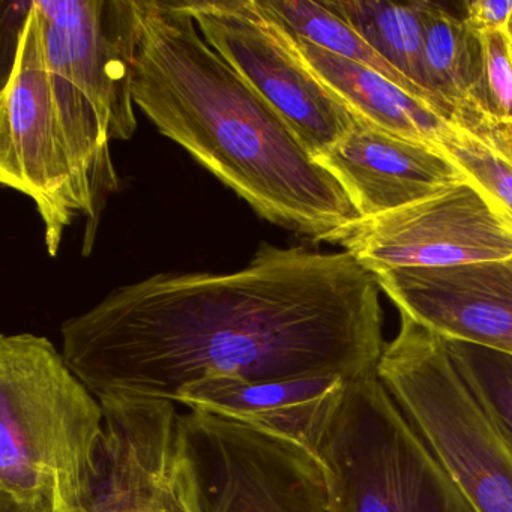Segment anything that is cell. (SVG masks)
<instances>
[{"label": "cell", "instance_id": "6da1fadb", "mask_svg": "<svg viewBox=\"0 0 512 512\" xmlns=\"http://www.w3.org/2000/svg\"><path fill=\"white\" fill-rule=\"evenodd\" d=\"M379 281L352 254L260 244L233 272H161L61 326L62 355L97 395L175 403L184 386L377 371Z\"/></svg>", "mask_w": 512, "mask_h": 512}, {"label": "cell", "instance_id": "7a4b0ae2", "mask_svg": "<svg viewBox=\"0 0 512 512\" xmlns=\"http://www.w3.org/2000/svg\"><path fill=\"white\" fill-rule=\"evenodd\" d=\"M137 109L260 218L335 245L359 220L337 179L206 43L181 0H134Z\"/></svg>", "mask_w": 512, "mask_h": 512}, {"label": "cell", "instance_id": "3957f363", "mask_svg": "<svg viewBox=\"0 0 512 512\" xmlns=\"http://www.w3.org/2000/svg\"><path fill=\"white\" fill-rule=\"evenodd\" d=\"M104 433L100 398L49 338H0V493L88 512Z\"/></svg>", "mask_w": 512, "mask_h": 512}, {"label": "cell", "instance_id": "277c9868", "mask_svg": "<svg viewBox=\"0 0 512 512\" xmlns=\"http://www.w3.org/2000/svg\"><path fill=\"white\" fill-rule=\"evenodd\" d=\"M316 452L328 472L332 512H478L377 371L346 383Z\"/></svg>", "mask_w": 512, "mask_h": 512}, {"label": "cell", "instance_id": "5b68a950", "mask_svg": "<svg viewBox=\"0 0 512 512\" xmlns=\"http://www.w3.org/2000/svg\"><path fill=\"white\" fill-rule=\"evenodd\" d=\"M377 376L473 508L512 512V443L458 373L446 340L400 314Z\"/></svg>", "mask_w": 512, "mask_h": 512}, {"label": "cell", "instance_id": "8992f818", "mask_svg": "<svg viewBox=\"0 0 512 512\" xmlns=\"http://www.w3.org/2000/svg\"><path fill=\"white\" fill-rule=\"evenodd\" d=\"M182 422L200 512H332L314 449L202 410L182 413Z\"/></svg>", "mask_w": 512, "mask_h": 512}, {"label": "cell", "instance_id": "52a82bcc", "mask_svg": "<svg viewBox=\"0 0 512 512\" xmlns=\"http://www.w3.org/2000/svg\"><path fill=\"white\" fill-rule=\"evenodd\" d=\"M206 43L289 125L314 158L355 127L353 113L302 61L260 0H181Z\"/></svg>", "mask_w": 512, "mask_h": 512}, {"label": "cell", "instance_id": "ba28073f", "mask_svg": "<svg viewBox=\"0 0 512 512\" xmlns=\"http://www.w3.org/2000/svg\"><path fill=\"white\" fill-rule=\"evenodd\" d=\"M0 182L37 206L47 251L55 257L65 230L83 215V209L34 2L28 5L20 26L13 65L2 91Z\"/></svg>", "mask_w": 512, "mask_h": 512}, {"label": "cell", "instance_id": "9c48e42d", "mask_svg": "<svg viewBox=\"0 0 512 512\" xmlns=\"http://www.w3.org/2000/svg\"><path fill=\"white\" fill-rule=\"evenodd\" d=\"M335 245L373 274L512 260V224L469 181L350 224Z\"/></svg>", "mask_w": 512, "mask_h": 512}, {"label": "cell", "instance_id": "30bf717a", "mask_svg": "<svg viewBox=\"0 0 512 512\" xmlns=\"http://www.w3.org/2000/svg\"><path fill=\"white\" fill-rule=\"evenodd\" d=\"M100 401L104 433L88 512H200L176 403L148 397Z\"/></svg>", "mask_w": 512, "mask_h": 512}, {"label": "cell", "instance_id": "8fae6325", "mask_svg": "<svg viewBox=\"0 0 512 512\" xmlns=\"http://www.w3.org/2000/svg\"><path fill=\"white\" fill-rule=\"evenodd\" d=\"M50 70L94 103L112 140L137 130L131 91L134 0H37Z\"/></svg>", "mask_w": 512, "mask_h": 512}, {"label": "cell", "instance_id": "7c38bea8", "mask_svg": "<svg viewBox=\"0 0 512 512\" xmlns=\"http://www.w3.org/2000/svg\"><path fill=\"white\" fill-rule=\"evenodd\" d=\"M400 314L446 341L512 355V269L508 262L374 274Z\"/></svg>", "mask_w": 512, "mask_h": 512}, {"label": "cell", "instance_id": "4fadbf2b", "mask_svg": "<svg viewBox=\"0 0 512 512\" xmlns=\"http://www.w3.org/2000/svg\"><path fill=\"white\" fill-rule=\"evenodd\" d=\"M314 161L337 179L361 218L397 211L467 181L434 146L358 118L344 139Z\"/></svg>", "mask_w": 512, "mask_h": 512}, {"label": "cell", "instance_id": "5bb4252c", "mask_svg": "<svg viewBox=\"0 0 512 512\" xmlns=\"http://www.w3.org/2000/svg\"><path fill=\"white\" fill-rule=\"evenodd\" d=\"M347 382L341 376L268 383L217 377L184 386L175 403L280 434L316 451L326 419Z\"/></svg>", "mask_w": 512, "mask_h": 512}, {"label": "cell", "instance_id": "9a60e30c", "mask_svg": "<svg viewBox=\"0 0 512 512\" xmlns=\"http://www.w3.org/2000/svg\"><path fill=\"white\" fill-rule=\"evenodd\" d=\"M293 38L305 65L356 118L395 136L430 146L436 145L448 130L446 116L377 71L332 55L295 35Z\"/></svg>", "mask_w": 512, "mask_h": 512}, {"label": "cell", "instance_id": "2e32d148", "mask_svg": "<svg viewBox=\"0 0 512 512\" xmlns=\"http://www.w3.org/2000/svg\"><path fill=\"white\" fill-rule=\"evenodd\" d=\"M434 148L458 167L512 224V125L464 101Z\"/></svg>", "mask_w": 512, "mask_h": 512}, {"label": "cell", "instance_id": "e0dca14e", "mask_svg": "<svg viewBox=\"0 0 512 512\" xmlns=\"http://www.w3.org/2000/svg\"><path fill=\"white\" fill-rule=\"evenodd\" d=\"M325 4L395 70L430 94L448 112L428 89L422 58L421 0L407 4L385 0H326Z\"/></svg>", "mask_w": 512, "mask_h": 512}, {"label": "cell", "instance_id": "ac0fdd59", "mask_svg": "<svg viewBox=\"0 0 512 512\" xmlns=\"http://www.w3.org/2000/svg\"><path fill=\"white\" fill-rule=\"evenodd\" d=\"M421 10L428 89L452 113L455 106L469 100L475 88L481 61L478 35L464 20L430 0H421Z\"/></svg>", "mask_w": 512, "mask_h": 512}, {"label": "cell", "instance_id": "d6986e66", "mask_svg": "<svg viewBox=\"0 0 512 512\" xmlns=\"http://www.w3.org/2000/svg\"><path fill=\"white\" fill-rule=\"evenodd\" d=\"M263 7L295 37L332 55L371 68L400 86L407 94L433 107L449 119V113L415 83L386 62L355 29L347 25L325 2L311 0H260Z\"/></svg>", "mask_w": 512, "mask_h": 512}, {"label": "cell", "instance_id": "ffe728a7", "mask_svg": "<svg viewBox=\"0 0 512 512\" xmlns=\"http://www.w3.org/2000/svg\"><path fill=\"white\" fill-rule=\"evenodd\" d=\"M446 344L458 373L512 443V355L461 341Z\"/></svg>", "mask_w": 512, "mask_h": 512}, {"label": "cell", "instance_id": "44dd1931", "mask_svg": "<svg viewBox=\"0 0 512 512\" xmlns=\"http://www.w3.org/2000/svg\"><path fill=\"white\" fill-rule=\"evenodd\" d=\"M478 35V34H476ZM478 79L469 103L497 121L512 125V44L508 31L478 35Z\"/></svg>", "mask_w": 512, "mask_h": 512}, {"label": "cell", "instance_id": "7402d4cb", "mask_svg": "<svg viewBox=\"0 0 512 512\" xmlns=\"http://www.w3.org/2000/svg\"><path fill=\"white\" fill-rule=\"evenodd\" d=\"M464 22L475 34L508 31L512 0H470L464 2Z\"/></svg>", "mask_w": 512, "mask_h": 512}, {"label": "cell", "instance_id": "603a6c76", "mask_svg": "<svg viewBox=\"0 0 512 512\" xmlns=\"http://www.w3.org/2000/svg\"><path fill=\"white\" fill-rule=\"evenodd\" d=\"M0 512H56L55 505L46 499L0 493Z\"/></svg>", "mask_w": 512, "mask_h": 512}, {"label": "cell", "instance_id": "cb8c5ba5", "mask_svg": "<svg viewBox=\"0 0 512 512\" xmlns=\"http://www.w3.org/2000/svg\"><path fill=\"white\" fill-rule=\"evenodd\" d=\"M508 32H509V38H511V44H512V20H511V23H509Z\"/></svg>", "mask_w": 512, "mask_h": 512}, {"label": "cell", "instance_id": "d4e9b609", "mask_svg": "<svg viewBox=\"0 0 512 512\" xmlns=\"http://www.w3.org/2000/svg\"><path fill=\"white\" fill-rule=\"evenodd\" d=\"M508 265L511 266L512 269V260H509Z\"/></svg>", "mask_w": 512, "mask_h": 512}]
</instances>
